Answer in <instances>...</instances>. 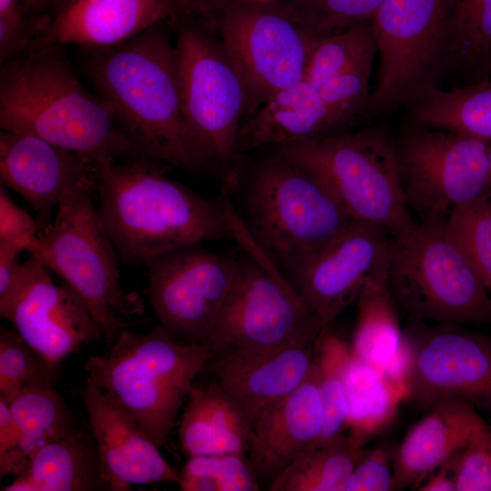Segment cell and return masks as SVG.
I'll list each match as a JSON object with an SVG mask.
<instances>
[{"label":"cell","instance_id":"obj_6","mask_svg":"<svg viewBox=\"0 0 491 491\" xmlns=\"http://www.w3.org/2000/svg\"><path fill=\"white\" fill-rule=\"evenodd\" d=\"M95 192L86 185L68 192L28 252L83 298L109 346L145 306L139 294L122 286L120 256L93 202Z\"/></svg>","mask_w":491,"mask_h":491},{"label":"cell","instance_id":"obj_20","mask_svg":"<svg viewBox=\"0 0 491 491\" xmlns=\"http://www.w3.org/2000/svg\"><path fill=\"white\" fill-rule=\"evenodd\" d=\"M79 396L111 491L130 490L133 485L178 484L180 475L160 447L87 376Z\"/></svg>","mask_w":491,"mask_h":491},{"label":"cell","instance_id":"obj_35","mask_svg":"<svg viewBox=\"0 0 491 491\" xmlns=\"http://www.w3.org/2000/svg\"><path fill=\"white\" fill-rule=\"evenodd\" d=\"M377 45L371 21L319 38L314 45L306 80L314 85L364 60L375 58Z\"/></svg>","mask_w":491,"mask_h":491},{"label":"cell","instance_id":"obj_38","mask_svg":"<svg viewBox=\"0 0 491 491\" xmlns=\"http://www.w3.org/2000/svg\"><path fill=\"white\" fill-rule=\"evenodd\" d=\"M319 37L371 21L382 0H286Z\"/></svg>","mask_w":491,"mask_h":491},{"label":"cell","instance_id":"obj_14","mask_svg":"<svg viewBox=\"0 0 491 491\" xmlns=\"http://www.w3.org/2000/svg\"><path fill=\"white\" fill-rule=\"evenodd\" d=\"M407 400L429 409L450 398L491 415V335L407 318Z\"/></svg>","mask_w":491,"mask_h":491},{"label":"cell","instance_id":"obj_21","mask_svg":"<svg viewBox=\"0 0 491 491\" xmlns=\"http://www.w3.org/2000/svg\"><path fill=\"white\" fill-rule=\"evenodd\" d=\"M182 16L173 0H64L52 15L35 20L33 47H106L163 21Z\"/></svg>","mask_w":491,"mask_h":491},{"label":"cell","instance_id":"obj_1","mask_svg":"<svg viewBox=\"0 0 491 491\" xmlns=\"http://www.w3.org/2000/svg\"><path fill=\"white\" fill-rule=\"evenodd\" d=\"M170 22L115 45L82 48L83 68L112 108L133 156L192 169Z\"/></svg>","mask_w":491,"mask_h":491},{"label":"cell","instance_id":"obj_10","mask_svg":"<svg viewBox=\"0 0 491 491\" xmlns=\"http://www.w3.org/2000/svg\"><path fill=\"white\" fill-rule=\"evenodd\" d=\"M233 239L247 256L236 274L206 343L214 357L317 339L322 327L281 266L258 244L240 216Z\"/></svg>","mask_w":491,"mask_h":491},{"label":"cell","instance_id":"obj_37","mask_svg":"<svg viewBox=\"0 0 491 491\" xmlns=\"http://www.w3.org/2000/svg\"><path fill=\"white\" fill-rule=\"evenodd\" d=\"M446 225L491 296V197L456 207Z\"/></svg>","mask_w":491,"mask_h":491},{"label":"cell","instance_id":"obj_24","mask_svg":"<svg viewBox=\"0 0 491 491\" xmlns=\"http://www.w3.org/2000/svg\"><path fill=\"white\" fill-rule=\"evenodd\" d=\"M307 80L272 95L243 122L239 152L275 144L278 146L347 131Z\"/></svg>","mask_w":491,"mask_h":491},{"label":"cell","instance_id":"obj_13","mask_svg":"<svg viewBox=\"0 0 491 491\" xmlns=\"http://www.w3.org/2000/svg\"><path fill=\"white\" fill-rule=\"evenodd\" d=\"M488 143L413 122L395 135L408 208L421 219H446L456 207L491 197Z\"/></svg>","mask_w":491,"mask_h":491},{"label":"cell","instance_id":"obj_22","mask_svg":"<svg viewBox=\"0 0 491 491\" xmlns=\"http://www.w3.org/2000/svg\"><path fill=\"white\" fill-rule=\"evenodd\" d=\"M322 406L315 364L293 393L266 408L253 424L246 458L262 487H268L321 435Z\"/></svg>","mask_w":491,"mask_h":491},{"label":"cell","instance_id":"obj_42","mask_svg":"<svg viewBox=\"0 0 491 491\" xmlns=\"http://www.w3.org/2000/svg\"><path fill=\"white\" fill-rule=\"evenodd\" d=\"M40 230L36 217L19 206L0 185V240L9 241L29 251Z\"/></svg>","mask_w":491,"mask_h":491},{"label":"cell","instance_id":"obj_49","mask_svg":"<svg viewBox=\"0 0 491 491\" xmlns=\"http://www.w3.org/2000/svg\"><path fill=\"white\" fill-rule=\"evenodd\" d=\"M487 159H488V165H489V169H490V174H491V142H489L487 145Z\"/></svg>","mask_w":491,"mask_h":491},{"label":"cell","instance_id":"obj_46","mask_svg":"<svg viewBox=\"0 0 491 491\" xmlns=\"http://www.w3.org/2000/svg\"><path fill=\"white\" fill-rule=\"evenodd\" d=\"M417 489L420 491H456L455 480L447 464L430 474Z\"/></svg>","mask_w":491,"mask_h":491},{"label":"cell","instance_id":"obj_34","mask_svg":"<svg viewBox=\"0 0 491 491\" xmlns=\"http://www.w3.org/2000/svg\"><path fill=\"white\" fill-rule=\"evenodd\" d=\"M57 366L32 347L15 329L0 328V398L10 401L33 388H54Z\"/></svg>","mask_w":491,"mask_h":491},{"label":"cell","instance_id":"obj_48","mask_svg":"<svg viewBox=\"0 0 491 491\" xmlns=\"http://www.w3.org/2000/svg\"><path fill=\"white\" fill-rule=\"evenodd\" d=\"M490 76H491V55L488 58L486 65L481 69V71L479 72L475 82L479 81V80H484V79H490Z\"/></svg>","mask_w":491,"mask_h":491},{"label":"cell","instance_id":"obj_45","mask_svg":"<svg viewBox=\"0 0 491 491\" xmlns=\"http://www.w3.org/2000/svg\"><path fill=\"white\" fill-rule=\"evenodd\" d=\"M182 16L209 24L229 0H173Z\"/></svg>","mask_w":491,"mask_h":491},{"label":"cell","instance_id":"obj_41","mask_svg":"<svg viewBox=\"0 0 491 491\" xmlns=\"http://www.w3.org/2000/svg\"><path fill=\"white\" fill-rule=\"evenodd\" d=\"M396 447L379 443L365 449L356 465L345 491L394 490V457Z\"/></svg>","mask_w":491,"mask_h":491},{"label":"cell","instance_id":"obj_9","mask_svg":"<svg viewBox=\"0 0 491 491\" xmlns=\"http://www.w3.org/2000/svg\"><path fill=\"white\" fill-rule=\"evenodd\" d=\"M243 205L249 232L287 273L354 221L320 180L277 155L256 169Z\"/></svg>","mask_w":491,"mask_h":491},{"label":"cell","instance_id":"obj_44","mask_svg":"<svg viewBox=\"0 0 491 491\" xmlns=\"http://www.w3.org/2000/svg\"><path fill=\"white\" fill-rule=\"evenodd\" d=\"M21 435L9 404L0 398V469L5 466L18 450Z\"/></svg>","mask_w":491,"mask_h":491},{"label":"cell","instance_id":"obj_29","mask_svg":"<svg viewBox=\"0 0 491 491\" xmlns=\"http://www.w3.org/2000/svg\"><path fill=\"white\" fill-rule=\"evenodd\" d=\"M7 403L21 440L15 455L0 469L1 477L19 475L37 450L77 429L70 408L54 388L28 389Z\"/></svg>","mask_w":491,"mask_h":491},{"label":"cell","instance_id":"obj_43","mask_svg":"<svg viewBox=\"0 0 491 491\" xmlns=\"http://www.w3.org/2000/svg\"><path fill=\"white\" fill-rule=\"evenodd\" d=\"M25 251L21 246L0 240V300L11 292L22 264L20 256Z\"/></svg>","mask_w":491,"mask_h":491},{"label":"cell","instance_id":"obj_15","mask_svg":"<svg viewBox=\"0 0 491 491\" xmlns=\"http://www.w3.org/2000/svg\"><path fill=\"white\" fill-rule=\"evenodd\" d=\"M239 258L202 244L180 246L145 263L153 311L173 337L206 342L234 282Z\"/></svg>","mask_w":491,"mask_h":491},{"label":"cell","instance_id":"obj_2","mask_svg":"<svg viewBox=\"0 0 491 491\" xmlns=\"http://www.w3.org/2000/svg\"><path fill=\"white\" fill-rule=\"evenodd\" d=\"M155 161L132 156L99 166L97 211L120 258L145 264L180 246L233 239L219 199L167 177Z\"/></svg>","mask_w":491,"mask_h":491},{"label":"cell","instance_id":"obj_32","mask_svg":"<svg viewBox=\"0 0 491 491\" xmlns=\"http://www.w3.org/2000/svg\"><path fill=\"white\" fill-rule=\"evenodd\" d=\"M490 55L491 0H453L441 75L446 70L467 73L475 82Z\"/></svg>","mask_w":491,"mask_h":491},{"label":"cell","instance_id":"obj_8","mask_svg":"<svg viewBox=\"0 0 491 491\" xmlns=\"http://www.w3.org/2000/svg\"><path fill=\"white\" fill-rule=\"evenodd\" d=\"M276 155L320 180L354 220L391 235L415 223L399 181L395 135L386 125L283 145Z\"/></svg>","mask_w":491,"mask_h":491},{"label":"cell","instance_id":"obj_27","mask_svg":"<svg viewBox=\"0 0 491 491\" xmlns=\"http://www.w3.org/2000/svg\"><path fill=\"white\" fill-rule=\"evenodd\" d=\"M250 426L215 384L194 386L179 418L178 435L187 456L248 450Z\"/></svg>","mask_w":491,"mask_h":491},{"label":"cell","instance_id":"obj_31","mask_svg":"<svg viewBox=\"0 0 491 491\" xmlns=\"http://www.w3.org/2000/svg\"><path fill=\"white\" fill-rule=\"evenodd\" d=\"M352 354V353H351ZM347 429L366 441L394 419L405 390L389 382L379 370L351 356L346 375Z\"/></svg>","mask_w":491,"mask_h":491},{"label":"cell","instance_id":"obj_4","mask_svg":"<svg viewBox=\"0 0 491 491\" xmlns=\"http://www.w3.org/2000/svg\"><path fill=\"white\" fill-rule=\"evenodd\" d=\"M214 352L208 343H184L162 326L124 329L103 355L90 356L86 376L159 446L167 443Z\"/></svg>","mask_w":491,"mask_h":491},{"label":"cell","instance_id":"obj_36","mask_svg":"<svg viewBox=\"0 0 491 491\" xmlns=\"http://www.w3.org/2000/svg\"><path fill=\"white\" fill-rule=\"evenodd\" d=\"M178 486L183 491H258L261 486L246 454L188 456Z\"/></svg>","mask_w":491,"mask_h":491},{"label":"cell","instance_id":"obj_17","mask_svg":"<svg viewBox=\"0 0 491 491\" xmlns=\"http://www.w3.org/2000/svg\"><path fill=\"white\" fill-rule=\"evenodd\" d=\"M391 234L354 220L337 237L289 273L324 333L371 282L387 276Z\"/></svg>","mask_w":491,"mask_h":491},{"label":"cell","instance_id":"obj_18","mask_svg":"<svg viewBox=\"0 0 491 491\" xmlns=\"http://www.w3.org/2000/svg\"><path fill=\"white\" fill-rule=\"evenodd\" d=\"M98 174L99 164L88 155L35 135L0 133L1 183L31 205L40 230L68 192L84 185L96 187Z\"/></svg>","mask_w":491,"mask_h":491},{"label":"cell","instance_id":"obj_12","mask_svg":"<svg viewBox=\"0 0 491 491\" xmlns=\"http://www.w3.org/2000/svg\"><path fill=\"white\" fill-rule=\"evenodd\" d=\"M453 0H382L372 20L379 64L367 115L408 106L441 75Z\"/></svg>","mask_w":491,"mask_h":491},{"label":"cell","instance_id":"obj_47","mask_svg":"<svg viewBox=\"0 0 491 491\" xmlns=\"http://www.w3.org/2000/svg\"><path fill=\"white\" fill-rule=\"evenodd\" d=\"M64 0H22L26 13L39 12L50 6H58Z\"/></svg>","mask_w":491,"mask_h":491},{"label":"cell","instance_id":"obj_5","mask_svg":"<svg viewBox=\"0 0 491 491\" xmlns=\"http://www.w3.org/2000/svg\"><path fill=\"white\" fill-rule=\"evenodd\" d=\"M184 139L192 169L215 165L223 175L224 192L239 181L235 158L242 120L251 113L247 87L204 23L180 16L173 20Z\"/></svg>","mask_w":491,"mask_h":491},{"label":"cell","instance_id":"obj_23","mask_svg":"<svg viewBox=\"0 0 491 491\" xmlns=\"http://www.w3.org/2000/svg\"><path fill=\"white\" fill-rule=\"evenodd\" d=\"M486 423L471 404L446 399L428 409L396 447L394 490L418 487L430 474L456 457Z\"/></svg>","mask_w":491,"mask_h":491},{"label":"cell","instance_id":"obj_30","mask_svg":"<svg viewBox=\"0 0 491 491\" xmlns=\"http://www.w3.org/2000/svg\"><path fill=\"white\" fill-rule=\"evenodd\" d=\"M367 441L350 433L301 452L272 482L270 491H345Z\"/></svg>","mask_w":491,"mask_h":491},{"label":"cell","instance_id":"obj_25","mask_svg":"<svg viewBox=\"0 0 491 491\" xmlns=\"http://www.w3.org/2000/svg\"><path fill=\"white\" fill-rule=\"evenodd\" d=\"M356 304L357 317L350 344L352 356L379 370L389 382L407 393L409 347L387 276L368 284Z\"/></svg>","mask_w":491,"mask_h":491},{"label":"cell","instance_id":"obj_39","mask_svg":"<svg viewBox=\"0 0 491 491\" xmlns=\"http://www.w3.org/2000/svg\"><path fill=\"white\" fill-rule=\"evenodd\" d=\"M374 59L364 60L315 85L326 105L347 126L359 116L367 115Z\"/></svg>","mask_w":491,"mask_h":491},{"label":"cell","instance_id":"obj_11","mask_svg":"<svg viewBox=\"0 0 491 491\" xmlns=\"http://www.w3.org/2000/svg\"><path fill=\"white\" fill-rule=\"evenodd\" d=\"M208 26L217 28L224 50L247 87L251 113L306 80L311 50L321 38L286 0H229Z\"/></svg>","mask_w":491,"mask_h":491},{"label":"cell","instance_id":"obj_40","mask_svg":"<svg viewBox=\"0 0 491 491\" xmlns=\"http://www.w3.org/2000/svg\"><path fill=\"white\" fill-rule=\"evenodd\" d=\"M456 491H491V428L477 429L466 446L446 463Z\"/></svg>","mask_w":491,"mask_h":491},{"label":"cell","instance_id":"obj_19","mask_svg":"<svg viewBox=\"0 0 491 491\" xmlns=\"http://www.w3.org/2000/svg\"><path fill=\"white\" fill-rule=\"evenodd\" d=\"M317 340L215 356L209 362L214 383L251 429L266 408L293 393L307 378L315 364Z\"/></svg>","mask_w":491,"mask_h":491},{"label":"cell","instance_id":"obj_16","mask_svg":"<svg viewBox=\"0 0 491 491\" xmlns=\"http://www.w3.org/2000/svg\"><path fill=\"white\" fill-rule=\"evenodd\" d=\"M49 271L30 254L11 292L0 300V316L58 366L81 346L104 340V335L83 298L65 282L56 285Z\"/></svg>","mask_w":491,"mask_h":491},{"label":"cell","instance_id":"obj_3","mask_svg":"<svg viewBox=\"0 0 491 491\" xmlns=\"http://www.w3.org/2000/svg\"><path fill=\"white\" fill-rule=\"evenodd\" d=\"M0 127L95 159L133 156L110 105L76 76L64 46L33 47L1 65Z\"/></svg>","mask_w":491,"mask_h":491},{"label":"cell","instance_id":"obj_33","mask_svg":"<svg viewBox=\"0 0 491 491\" xmlns=\"http://www.w3.org/2000/svg\"><path fill=\"white\" fill-rule=\"evenodd\" d=\"M351 356L350 344L330 328L322 333L316 342L315 360L323 424L320 437L315 446L328 443L347 429L346 375Z\"/></svg>","mask_w":491,"mask_h":491},{"label":"cell","instance_id":"obj_26","mask_svg":"<svg viewBox=\"0 0 491 491\" xmlns=\"http://www.w3.org/2000/svg\"><path fill=\"white\" fill-rule=\"evenodd\" d=\"M110 490L96 443L76 429L37 450L24 470L1 491Z\"/></svg>","mask_w":491,"mask_h":491},{"label":"cell","instance_id":"obj_7","mask_svg":"<svg viewBox=\"0 0 491 491\" xmlns=\"http://www.w3.org/2000/svg\"><path fill=\"white\" fill-rule=\"evenodd\" d=\"M446 219H421L391 235L387 284L407 318L491 324V296L452 238Z\"/></svg>","mask_w":491,"mask_h":491},{"label":"cell","instance_id":"obj_28","mask_svg":"<svg viewBox=\"0 0 491 491\" xmlns=\"http://www.w3.org/2000/svg\"><path fill=\"white\" fill-rule=\"evenodd\" d=\"M412 122L491 142V80L450 90L431 87L408 105Z\"/></svg>","mask_w":491,"mask_h":491}]
</instances>
